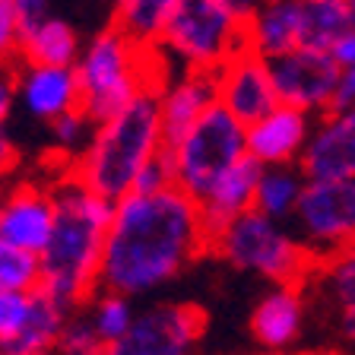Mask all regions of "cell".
Returning a JSON list of instances; mask_svg holds the SVG:
<instances>
[{
  "instance_id": "obj_42",
  "label": "cell",
  "mask_w": 355,
  "mask_h": 355,
  "mask_svg": "<svg viewBox=\"0 0 355 355\" xmlns=\"http://www.w3.org/2000/svg\"><path fill=\"white\" fill-rule=\"evenodd\" d=\"M352 248H355V244H352Z\"/></svg>"
},
{
  "instance_id": "obj_27",
  "label": "cell",
  "mask_w": 355,
  "mask_h": 355,
  "mask_svg": "<svg viewBox=\"0 0 355 355\" xmlns=\"http://www.w3.org/2000/svg\"><path fill=\"white\" fill-rule=\"evenodd\" d=\"M42 282L38 257L26 251H16L10 244L0 241V292H22L29 295Z\"/></svg>"
},
{
  "instance_id": "obj_1",
  "label": "cell",
  "mask_w": 355,
  "mask_h": 355,
  "mask_svg": "<svg viewBox=\"0 0 355 355\" xmlns=\"http://www.w3.org/2000/svg\"><path fill=\"white\" fill-rule=\"evenodd\" d=\"M200 254H207V225L197 200L178 187L127 193L114 203L105 232L98 292L146 295L171 282Z\"/></svg>"
},
{
  "instance_id": "obj_20",
  "label": "cell",
  "mask_w": 355,
  "mask_h": 355,
  "mask_svg": "<svg viewBox=\"0 0 355 355\" xmlns=\"http://www.w3.org/2000/svg\"><path fill=\"white\" fill-rule=\"evenodd\" d=\"M67 320H70V314H67L60 304H54L44 292L35 288L29 298V314L22 320L19 333H16L10 343H3L0 352H7V355H48V352H54Z\"/></svg>"
},
{
  "instance_id": "obj_8",
  "label": "cell",
  "mask_w": 355,
  "mask_h": 355,
  "mask_svg": "<svg viewBox=\"0 0 355 355\" xmlns=\"http://www.w3.org/2000/svg\"><path fill=\"white\" fill-rule=\"evenodd\" d=\"M295 222L314 257L327 260L355 244V178L340 181H304L295 203Z\"/></svg>"
},
{
  "instance_id": "obj_24",
  "label": "cell",
  "mask_w": 355,
  "mask_h": 355,
  "mask_svg": "<svg viewBox=\"0 0 355 355\" xmlns=\"http://www.w3.org/2000/svg\"><path fill=\"white\" fill-rule=\"evenodd\" d=\"M171 3L175 0H114V29H121L140 48H155Z\"/></svg>"
},
{
  "instance_id": "obj_10",
  "label": "cell",
  "mask_w": 355,
  "mask_h": 355,
  "mask_svg": "<svg viewBox=\"0 0 355 355\" xmlns=\"http://www.w3.org/2000/svg\"><path fill=\"white\" fill-rule=\"evenodd\" d=\"M266 70H270V83L279 105L304 111L308 118H320L330 111L340 67L327 51L292 48L279 58L266 60Z\"/></svg>"
},
{
  "instance_id": "obj_26",
  "label": "cell",
  "mask_w": 355,
  "mask_h": 355,
  "mask_svg": "<svg viewBox=\"0 0 355 355\" xmlns=\"http://www.w3.org/2000/svg\"><path fill=\"white\" fill-rule=\"evenodd\" d=\"M92 298H96V302H92V314H89L86 320L98 340H102L105 346H111V343H118L121 336H124L133 320L130 298L114 295V292H98V295H92Z\"/></svg>"
},
{
  "instance_id": "obj_21",
  "label": "cell",
  "mask_w": 355,
  "mask_h": 355,
  "mask_svg": "<svg viewBox=\"0 0 355 355\" xmlns=\"http://www.w3.org/2000/svg\"><path fill=\"white\" fill-rule=\"evenodd\" d=\"M80 58V38L73 26L48 16L19 38V60L29 67H73Z\"/></svg>"
},
{
  "instance_id": "obj_34",
  "label": "cell",
  "mask_w": 355,
  "mask_h": 355,
  "mask_svg": "<svg viewBox=\"0 0 355 355\" xmlns=\"http://www.w3.org/2000/svg\"><path fill=\"white\" fill-rule=\"evenodd\" d=\"M16 16H19V32H29L42 19H48V0H13Z\"/></svg>"
},
{
  "instance_id": "obj_7",
  "label": "cell",
  "mask_w": 355,
  "mask_h": 355,
  "mask_svg": "<svg viewBox=\"0 0 355 355\" xmlns=\"http://www.w3.org/2000/svg\"><path fill=\"white\" fill-rule=\"evenodd\" d=\"M168 153L175 187L191 200H203L207 191L219 181L238 159L248 155L244 146V124H238L222 105H209L181 140Z\"/></svg>"
},
{
  "instance_id": "obj_39",
  "label": "cell",
  "mask_w": 355,
  "mask_h": 355,
  "mask_svg": "<svg viewBox=\"0 0 355 355\" xmlns=\"http://www.w3.org/2000/svg\"><path fill=\"white\" fill-rule=\"evenodd\" d=\"M346 3H349V10H352V16H355V0H346Z\"/></svg>"
},
{
  "instance_id": "obj_17",
  "label": "cell",
  "mask_w": 355,
  "mask_h": 355,
  "mask_svg": "<svg viewBox=\"0 0 355 355\" xmlns=\"http://www.w3.org/2000/svg\"><path fill=\"white\" fill-rule=\"evenodd\" d=\"M260 175H263V165L254 162L251 155H244L209 187L207 197L197 203L200 216H203V225H207V241L222 225H229L241 213L254 209V191H257Z\"/></svg>"
},
{
  "instance_id": "obj_6",
  "label": "cell",
  "mask_w": 355,
  "mask_h": 355,
  "mask_svg": "<svg viewBox=\"0 0 355 355\" xmlns=\"http://www.w3.org/2000/svg\"><path fill=\"white\" fill-rule=\"evenodd\" d=\"M159 44L191 70L216 73L222 64L248 51V26L222 0H175Z\"/></svg>"
},
{
  "instance_id": "obj_29",
  "label": "cell",
  "mask_w": 355,
  "mask_h": 355,
  "mask_svg": "<svg viewBox=\"0 0 355 355\" xmlns=\"http://www.w3.org/2000/svg\"><path fill=\"white\" fill-rule=\"evenodd\" d=\"M54 349L60 355H108V346L92 333L89 320H67Z\"/></svg>"
},
{
  "instance_id": "obj_36",
  "label": "cell",
  "mask_w": 355,
  "mask_h": 355,
  "mask_svg": "<svg viewBox=\"0 0 355 355\" xmlns=\"http://www.w3.org/2000/svg\"><path fill=\"white\" fill-rule=\"evenodd\" d=\"M16 165H19V149H16L13 137H10V127H0V181L13 175Z\"/></svg>"
},
{
  "instance_id": "obj_11",
  "label": "cell",
  "mask_w": 355,
  "mask_h": 355,
  "mask_svg": "<svg viewBox=\"0 0 355 355\" xmlns=\"http://www.w3.org/2000/svg\"><path fill=\"white\" fill-rule=\"evenodd\" d=\"M295 168L304 181L355 178V108L314 118Z\"/></svg>"
},
{
  "instance_id": "obj_13",
  "label": "cell",
  "mask_w": 355,
  "mask_h": 355,
  "mask_svg": "<svg viewBox=\"0 0 355 355\" xmlns=\"http://www.w3.org/2000/svg\"><path fill=\"white\" fill-rule=\"evenodd\" d=\"M54 225L51 187L19 181L0 200V241L26 254H42Z\"/></svg>"
},
{
  "instance_id": "obj_33",
  "label": "cell",
  "mask_w": 355,
  "mask_h": 355,
  "mask_svg": "<svg viewBox=\"0 0 355 355\" xmlns=\"http://www.w3.org/2000/svg\"><path fill=\"white\" fill-rule=\"evenodd\" d=\"M349 108H355V67L340 70V80H336L330 102V111H349Z\"/></svg>"
},
{
  "instance_id": "obj_23",
  "label": "cell",
  "mask_w": 355,
  "mask_h": 355,
  "mask_svg": "<svg viewBox=\"0 0 355 355\" xmlns=\"http://www.w3.org/2000/svg\"><path fill=\"white\" fill-rule=\"evenodd\" d=\"M304 178L298 175L295 165H276V168H263L254 191V213L266 216L273 222H282L295 213V203L302 197Z\"/></svg>"
},
{
  "instance_id": "obj_22",
  "label": "cell",
  "mask_w": 355,
  "mask_h": 355,
  "mask_svg": "<svg viewBox=\"0 0 355 355\" xmlns=\"http://www.w3.org/2000/svg\"><path fill=\"white\" fill-rule=\"evenodd\" d=\"M355 26L346 0H298V48L327 51L333 42Z\"/></svg>"
},
{
  "instance_id": "obj_18",
  "label": "cell",
  "mask_w": 355,
  "mask_h": 355,
  "mask_svg": "<svg viewBox=\"0 0 355 355\" xmlns=\"http://www.w3.org/2000/svg\"><path fill=\"white\" fill-rule=\"evenodd\" d=\"M304 327V288L276 286L251 314V336L266 352H282L298 340Z\"/></svg>"
},
{
  "instance_id": "obj_9",
  "label": "cell",
  "mask_w": 355,
  "mask_h": 355,
  "mask_svg": "<svg viewBox=\"0 0 355 355\" xmlns=\"http://www.w3.org/2000/svg\"><path fill=\"white\" fill-rule=\"evenodd\" d=\"M203 333H207V311L200 304H153L133 314L127 333L108 346V355H191Z\"/></svg>"
},
{
  "instance_id": "obj_25",
  "label": "cell",
  "mask_w": 355,
  "mask_h": 355,
  "mask_svg": "<svg viewBox=\"0 0 355 355\" xmlns=\"http://www.w3.org/2000/svg\"><path fill=\"white\" fill-rule=\"evenodd\" d=\"M311 279H318L327 288V298L340 311H355V248L320 260Z\"/></svg>"
},
{
  "instance_id": "obj_32",
  "label": "cell",
  "mask_w": 355,
  "mask_h": 355,
  "mask_svg": "<svg viewBox=\"0 0 355 355\" xmlns=\"http://www.w3.org/2000/svg\"><path fill=\"white\" fill-rule=\"evenodd\" d=\"M29 295H22V292H0V346L10 343L19 333L22 320L29 314Z\"/></svg>"
},
{
  "instance_id": "obj_37",
  "label": "cell",
  "mask_w": 355,
  "mask_h": 355,
  "mask_svg": "<svg viewBox=\"0 0 355 355\" xmlns=\"http://www.w3.org/2000/svg\"><path fill=\"white\" fill-rule=\"evenodd\" d=\"M222 3H225V7H229L241 22H248L260 10V3H263V0H222Z\"/></svg>"
},
{
  "instance_id": "obj_19",
  "label": "cell",
  "mask_w": 355,
  "mask_h": 355,
  "mask_svg": "<svg viewBox=\"0 0 355 355\" xmlns=\"http://www.w3.org/2000/svg\"><path fill=\"white\" fill-rule=\"evenodd\" d=\"M248 26V51L263 60L298 48V0H263L260 10L244 22Z\"/></svg>"
},
{
  "instance_id": "obj_41",
  "label": "cell",
  "mask_w": 355,
  "mask_h": 355,
  "mask_svg": "<svg viewBox=\"0 0 355 355\" xmlns=\"http://www.w3.org/2000/svg\"><path fill=\"white\" fill-rule=\"evenodd\" d=\"M0 355H7V352H0Z\"/></svg>"
},
{
  "instance_id": "obj_4",
  "label": "cell",
  "mask_w": 355,
  "mask_h": 355,
  "mask_svg": "<svg viewBox=\"0 0 355 355\" xmlns=\"http://www.w3.org/2000/svg\"><path fill=\"white\" fill-rule=\"evenodd\" d=\"M73 76L80 86V111L92 124L114 118L143 86H165L159 44L140 48L114 26L80 48Z\"/></svg>"
},
{
  "instance_id": "obj_12",
  "label": "cell",
  "mask_w": 355,
  "mask_h": 355,
  "mask_svg": "<svg viewBox=\"0 0 355 355\" xmlns=\"http://www.w3.org/2000/svg\"><path fill=\"white\" fill-rule=\"evenodd\" d=\"M213 80H216V105H222L244 127H251L254 121H260L279 105L273 83H270L266 60L254 51H241L229 64H222L213 73Z\"/></svg>"
},
{
  "instance_id": "obj_28",
  "label": "cell",
  "mask_w": 355,
  "mask_h": 355,
  "mask_svg": "<svg viewBox=\"0 0 355 355\" xmlns=\"http://www.w3.org/2000/svg\"><path fill=\"white\" fill-rule=\"evenodd\" d=\"M51 140H54V146L60 149V153H73V155H80L83 153V146L89 143V137H92V121L83 114L80 108L76 111H67V114H60V118H54L51 124Z\"/></svg>"
},
{
  "instance_id": "obj_31",
  "label": "cell",
  "mask_w": 355,
  "mask_h": 355,
  "mask_svg": "<svg viewBox=\"0 0 355 355\" xmlns=\"http://www.w3.org/2000/svg\"><path fill=\"white\" fill-rule=\"evenodd\" d=\"M19 16L13 0H0V67H13L19 60Z\"/></svg>"
},
{
  "instance_id": "obj_40",
  "label": "cell",
  "mask_w": 355,
  "mask_h": 355,
  "mask_svg": "<svg viewBox=\"0 0 355 355\" xmlns=\"http://www.w3.org/2000/svg\"><path fill=\"white\" fill-rule=\"evenodd\" d=\"M3 191H7V184H3V181H0V200H3Z\"/></svg>"
},
{
  "instance_id": "obj_3",
  "label": "cell",
  "mask_w": 355,
  "mask_h": 355,
  "mask_svg": "<svg viewBox=\"0 0 355 355\" xmlns=\"http://www.w3.org/2000/svg\"><path fill=\"white\" fill-rule=\"evenodd\" d=\"M165 86H143L114 118L92 127V137L73 159L70 175L108 203L133 191L140 168L162 149L159 96Z\"/></svg>"
},
{
  "instance_id": "obj_30",
  "label": "cell",
  "mask_w": 355,
  "mask_h": 355,
  "mask_svg": "<svg viewBox=\"0 0 355 355\" xmlns=\"http://www.w3.org/2000/svg\"><path fill=\"white\" fill-rule=\"evenodd\" d=\"M168 187H175L171 162H168V153L159 149V153L140 168V175H137V181H133L130 193H159V191H168Z\"/></svg>"
},
{
  "instance_id": "obj_2",
  "label": "cell",
  "mask_w": 355,
  "mask_h": 355,
  "mask_svg": "<svg viewBox=\"0 0 355 355\" xmlns=\"http://www.w3.org/2000/svg\"><path fill=\"white\" fill-rule=\"evenodd\" d=\"M51 197L54 225L44 251L38 254V292L70 314L83 302H92L98 292V263L114 203L83 187L70 171L51 184Z\"/></svg>"
},
{
  "instance_id": "obj_14",
  "label": "cell",
  "mask_w": 355,
  "mask_h": 355,
  "mask_svg": "<svg viewBox=\"0 0 355 355\" xmlns=\"http://www.w3.org/2000/svg\"><path fill=\"white\" fill-rule=\"evenodd\" d=\"M311 133V118L304 111H295L288 105H276L270 114L244 127V146L254 162L263 168L276 165H295Z\"/></svg>"
},
{
  "instance_id": "obj_15",
  "label": "cell",
  "mask_w": 355,
  "mask_h": 355,
  "mask_svg": "<svg viewBox=\"0 0 355 355\" xmlns=\"http://www.w3.org/2000/svg\"><path fill=\"white\" fill-rule=\"evenodd\" d=\"M16 76V102L32 118L48 121L80 108V86H76L73 67H29L22 64Z\"/></svg>"
},
{
  "instance_id": "obj_5",
  "label": "cell",
  "mask_w": 355,
  "mask_h": 355,
  "mask_svg": "<svg viewBox=\"0 0 355 355\" xmlns=\"http://www.w3.org/2000/svg\"><path fill=\"white\" fill-rule=\"evenodd\" d=\"M207 251L232 263L244 273H257L276 286H298L304 288L318 270V257L298 241L295 235L279 229V222L266 216L241 213L229 225H222L216 235H209Z\"/></svg>"
},
{
  "instance_id": "obj_35",
  "label": "cell",
  "mask_w": 355,
  "mask_h": 355,
  "mask_svg": "<svg viewBox=\"0 0 355 355\" xmlns=\"http://www.w3.org/2000/svg\"><path fill=\"white\" fill-rule=\"evenodd\" d=\"M330 58L336 60V67H340V70H349V67H355V26L349 32H343V35L333 42Z\"/></svg>"
},
{
  "instance_id": "obj_16",
  "label": "cell",
  "mask_w": 355,
  "mask_h": 355,
  "mask_svg": "<svg viewBox=\"0 0 355 355\" xmlns=\"http://www.w3.org/2000/svg\"><path fill=\"white\" fill-rule=\"evenodd\" d=\"M216 105V80L203 70H187L178 83L162 89L159 96V124H162V149H171L187 127Z\"/></svg>"
},
{
  "instance_id": "obj_38",
  "label": "cell",
  "mask_w": 355,
  "mask_h": 355,
  "mask_svg": "<svg viewBox=\"0 0 355 355\" xmlns=\"http://www.w3.org/2000/svg\"><path fill=\"white\" fill-rule=\"evenodd\" d=\"M257 355H346V352H257Z\"/></svg>"
}]
</instances>
